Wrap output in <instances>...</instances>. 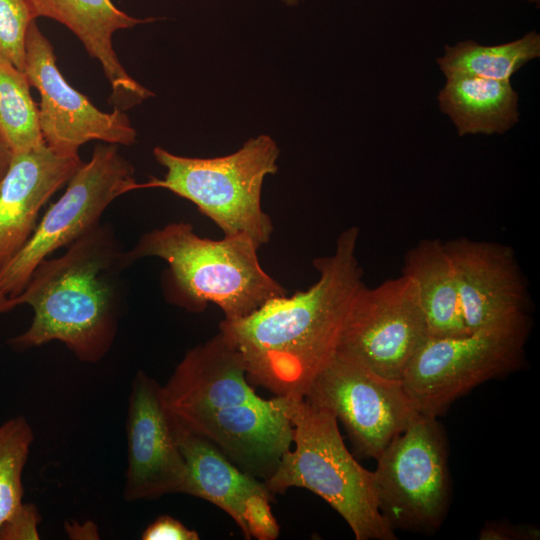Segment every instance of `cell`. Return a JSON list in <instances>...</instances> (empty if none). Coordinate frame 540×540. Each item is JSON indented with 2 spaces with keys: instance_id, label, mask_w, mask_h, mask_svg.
I'll use <instances>...</instances> for the list:
<instances>
[{
  "instance_id": "6da1fadb",
  "label": "cell",
  "mask_w": 540,
  "mask_h": 540,
  "mask_svg": "<svg viewBox=\"0 0 540 540\" xmlns=\"http://www.w3.org/2000/svg\"><path fill=\"white\" fill-rule=\"evenodd\" d=\"M357 227L344 230L332 255L314 260L318 280L292 296H276L250 314L224 319L222 331L240 351L251 385L275 396L304 397L336 352L352 303L365 285L356 257Z\"/></svg>"
},
{
  "instance_id": "7a4b0ae2",
  "label": "cell",
  "mask_w": 540,
  "mask_h": 540,
  "mask_svg": "<svg viewBox=\"0 0 540 540\" xmlns=\"http://www.w3.org/2000/svg\"><path fill=\"white\" fill-rule=\"evenodd\" d=\"M129 266L109 224H99L34 270L17 304L33 310L30 326L10 339L17 350L63 343L81 362L111 349L123 312L121 273Z\"/></svg>"
},
{
  "instance_id": "3957f363",
  "label": "cell",
  "mask_w": 540,
  "mask_h": 540,
  "mask_svg": "<svg viewBox=\"0 0 540 540\" xmlns=\"http://www.w3.org/2000/svg\"><path fill=\"white\" fill-rule=\"evenodd\" d=\"M258 248L246 234L211 240L198 236L191 224L175 222L143 234L125 256L129 266L145 257L168 263L164 286L171 303L191 312L213 303L224 319H237L287 294L261 267Z\"/></svg>"
},
{
  "instance_id": "277c9868",
  "label": "cell",
  "mask_w": 540,
  "mask_h": 540,
  "mask_svg": "<svg viewBox=\"0 0 540 540\" xmlns=\"http://www.w3.org/2000/svg\"><path fill=\"white\" fill-rule=\"evenodd\" d=\"M282 405L293 429L294 450L282 456L265 481L273 495L305 488L324 499L346 521L357 540H395V530L381 514L373 471L347 449L337 418L303 397H284Z\"/></svg>"
},
{
  "instance_id": "5b68a950",
  "label": "cell",
  "mask_w": 540,
  "mask_h": 540,
  "mask_svg": "<svg viewBox=\"0 0 540 540\" xmlns=\"http://www.w3.org/2000/svg\"><path fill=\"white\" fill-rule=\"evenodd\" d=\"M153 154L166 174L138 184V189L164 188L189 200L225 237L246 234L258 247L270 240L272 220L261 207L264 179L278 169L279 148L270 136L251 138L221 157H185L161 147Z\"/></svg>"
},
{
  "instance_id": "8992f818",
  "label": "cell",
  "mask_w": 540,
  "mask_h": 540,
  "mask_svg": "<svg viewBox=\"0 0 540 540\" xmlns=\"http://www.w3.org/2000/svg\"><path fill=\"white\" fill-rule=\"evenodd\" d=\"M448 441L436 417L418 413L376 459L381 514L396 529L434 533L451 503Z\"/></svg>"
},
{
  "instance_id": "52a82bcc",
  "label": "cell",
  "mask_w": 540,
  "mask_h": 540,
  "mask_svg": "<svg viewBox=\"0 0 540 540\" xmlns=\"http://www.w3.org/2000/svg\"><path fill=\"white\" fill-rule=\"evenodd\" d=\"M138 184L118 145H96L91 159L81 163L24 247L0 269V297L19 295L44 259L97 227L106 208L119 196L137 190Z\"/></svg>"
},
{
  "instance_id": "ba28073f",
  "label": "cell",
  "mask_w": 540,
  "mask_h": 540,
  "mask_svg": "<svg viewBox=\"0 0 540 540\" xmlns=\"http://www.w3.org/2000/svg\"><path fill=\"white\" fill-rule=\"evenodd\" d=\"M527 336L479 331L430 337L404 373L405 391L418 413L437 418L470 390L519 368Z\"/></svg>"
},
{
  "instance_id": "9c48e42d",
  "label": "cell",
  "mask_w": 540,
  "mask_h": 540,
  "mask_svg": "<svg viewBox=\"0 0 540 540\" xmlns=\"http://www.w3.org/2000/svg\"><path fill=\"white\" fill-rule=\"evenodd\" d=\"M430 338L417 286L406 275L357 293L344 322L336 352L374 373L402 381Z\"/></svg>"
},
{
  "instance_id": "30bf717a",
  "label": "cell",
  "mask_w": 540,
  "mask_h": 540,
  "mask_svg": "<svg viewBox=\"0 0 540 540\" xmlns=\"http://www.w3.org/2000/svg\"><path fill=\"white\" fill-rule=\"evenodd\" d=\"M340 421L356 452L377 459L418 414L402 381L382 377L335 353L304 397Z\"/></svg>"
},
{
  "instance_id": "8fae6325",
  "label": "cell",
  "mask_w": 540,
  "mask_h": 540,
  "mask_svg": "<svg viewBox=\"0 0 540 540\" xmlns=\"http://www.w3.org/2000/svg\"><path fill=\"white\" fill-rule=\"evenodd\" d=\"M24 72L40 94L39 118L45 145L63 157H79L81 145L100 140L131 145L136 130L123 110L98 109L63 77L48 38L32 21L26 35Z\"/></svg>"
},
{
  "instance_id": "7c38bea8",
  "label": "cell",
  "mask_w": 540,
  "mask_h": 540,
  "mask_svg": "<svg viewBox=\"0 0 540 540\" xmlns=\"http://www.w3.org/2000/svg\"><path fill=\"white\" fill-rule=\"evenodd\" d=\"M444 246L455 269L469 332L528 334L529 293L514 250L467 237Z\"/></svg>"
},
{
  "instance_id": "4fadbf2b",
  "label": "cell",
  "mask_w": 540,
  "mask_h": 540,
  "mask_svg": "<svg viewBox=\"0 0 540 540\" xmlns=\"http://www.w3.org/2000/svg\"><path fill=\"white\" fill-rule=\"evenodd\" d=\"M126 434L124 500L183 493L188 469L177 439L176 418L165 402L162 385L142 370L131 383Z\"/></svg>"
},
{
  "instance_id": "5bb4252c",
  "label": "cell",
  "mask_w": 540,
  "mask_h": 540,
  "mask_svg": "<svg viewBox=\"0 0 540 540\" xmlns=\"http://www.w3.org/2000/svg\"><path fill=\"white\" fill-rule=\"evenodd\" d=\"M176 418V417H175ZM177 439L188 477L183 494L204 499L226 512L246 539L275 540L280 528L265 481L231 463L214 445L176 419Z\"/></svg>"
},
{
  "instance_id": "9a60e30c",
  "label": "cell",
  "mask_w": 540,
  "mask_h": 540,
  "mask_svg": "<svg viewBox=\"0 0 540 540\" xmlns=\"http://www.w3.org/2000/svg\"><path fill=\"white\" fill-rule=\"evenodd\" d=\"M179 423L208 440L240 470L263 481L275 473L293 440L280 396L201 413Z\"/></svg>"
},
{
  "instance_id": "2e32d148",
  "label": "cell",
  "mask_w": 540,
  "mask_h": 540,
  "mask_svg": "<svg viewBox=\"0 0 540 540\" xmlns=\"http://www.w3.org/2000/svg\"><path fill=\"white\" fill-rule=\"evenodd\" d=\"M162 388L179 421L261 398L247 379L240 351L220 330L190 349Z\"/></svg>"
},
{
  "instance_id": "e0dca14e",
  "label": "cell",
  "mask_w": 540,
  "mask_h": 540,
  "mask_svg": "<svg viewBox=\"0 0 540 540\" xmlns=\"http://www.w3.org/2000/svg\"><path fill=\"white\" fill-rule=\"evenodd\" d=\"M79 157H63L46 145L12 153L0 186V269L26 244L43 205L81 165Z\"/></svg>"
},
{
  "instance_id": "ac0fdd59",
  "label": "cell",
  "mask_w": 540,
  "mask_h": 540,
  "mask_svg": "<svg viewBox=\"0 0 540 540\" xmlns=\"http://www.w3.org/2000/svg\"><path fill=\"white\" fill-rule=\"evenodd\" d=\"M35 18L47 17L70 29L89 55L99 61L112 93L109 103L126 110L154 94L130 76L113 48L112 37L122 29L155 20L136 18L111 0H28Z\"/></svg>"
},
{
  "instance_id": "d6986e66",
  "label": "cell",
  "mask_w": 540,
  "mask_h": 540,
  "mask_svg": "<svg viewBox=\"0 0 540 540\" xmlns=\"http://www.w3.org/2000/svg\"><path fill=\"white\" fill-rule=\"evenodd\" d=\"M403 275L414 280L431 338L471 334L466 327L452 261L440 239H423L405 255Z\"/></svg>"
},
{
  "instance_id": "ffe728a7",
  "label": "cell",
  "mask_w": 540,
  "mask_h": 540,
  "mask_svg": "<svg viewBox=\"0 0 540 540\" xmlns=\"http://www.w3.org/2000/svg\"><path fill=\"white\" fill-rule=\"evenodd\" d=\"M439 93L440 109L460 136L504 133L518 122V95L510 81L449 75Z\"/></svg>"
},
{
  "instance_id": "44dd1931",
  "label": "cell",
  "mask_w": 540,
  "mask_h": 540,
  "mask_svg": "<svg viewBox=\"0 0 540 540\" xmlns=\"http://www.w3.org/2000/svg\"><path fill=\"white\" fill-rule=\"evenodd\" d=\"M539 55L540 36L531 31L522 38L500 45L483 46L469 40L446 46L438 64L445 76L470 75L510 81L514 73Z\"/></svg>"
},
{
  "instance_id": "7402d4cb",
  "label": "cell",
  "mask_w": 540,
  "mask_h": 540,
  "mask_svg": "<svg viewBox=\"0 0 540 540\" xmlns=\"http://www.w3.org/2000/svg\"><path fill=\"white\" fill-rule=\"evenodd\" d=\"M30 87L24 71L0 61V136L12 153L45 145Z\"/></svg>"
},
{
  "instance_id": "603a6c76",
  "label": "cell",
  "mask_w": 540,
  "mask_h": 540,
  "mask_svg": "<svg viewBox=\"0 0 540 540\" xmlns=\"http://www.w3.org/2000/svg\"><path fill=\"white\" fill-rule=\"evenodd\" d=\"M33 441V429L24 416L0 423V526L23 503L22 474Z\"/></svg>"
},
{
  "instance_id": "cb8c5ba5",
  "label": "cell",
  "mask_w": 540,
  "mask_h": 540,
  "mask_svg": "<svg viewBox=\"0 0 540 540\" xmlns=\"http://www.w3.org/2000/svg\"><path fill=\"white\" fill-rule=\"evenodd\" d=\"M34 20L28 0H0V61L24 71L26 35Z\"/></svg>"
},
{
  "instance_id": "d4e9b609",
  "label": "cell",
  "mask_w": 540,
  "mask_h": 540,
  "mask_svg": "<svg viewBox=\"0 0 540 540\" xmlns=\"http://www.w3.org/2000/svg\"><path fill=\"white\" fill-rule=\"evenodd\" d=\"M41 516L32 503H22L0 526V540H38Z\"/></svg>"
},
{
  "instance_id": "484cf974",
  "label": "cell",
  "mask_w": 540,
  "mask_h": 540,
  "mask_svg": "<svg viewBox=\"0 0 540 540\" xmlns=\"http://www.w3.org/2000/svg\"><path fill=\"white\" fill-rule=\"evenodd\" d=\"M143 540H198L199 534L179 520L162 515L150 523L141 535Z\"/></svg>"
},
{
  "instance_id": "4316f807",
  "label": "cell",
  "mask_w": 540,
  "mask_h": 540,
  "mask_svg": "<svg viewBox=\"0 0 540 540\" xmlns=\"http://www.w3.org/2000/svg\"><path fill=\"white\" fill-rule=\"evenodd\" d=\"M539 536L537 527L504 522H488L479 533L481 540H532Z\"/></svg>"
},
{
  "instance_id": "83f0119b",
  "label": "cell",
  "mask_w": 540,
  "mask_h": 540,
  "mask_svg": "<svg viewBox=\"0 0 540 540\" xmlns=\"http://www.w3.org/2000/svg\"><path fill=\"white\" fill-rule=\"evenodd\" d=\"M65 530L68 536L73 539H98L97 527L91 521H87L84 524H79L76 521L67 522Z\"/></svg>"
},
{
  "instance_id": "f1b7e54d",
  "label": "cell",
  "mask_w": 540,
  "mask_h": 540,
  "mask_svg": "<svg viewBox=\"0 0 540 540\" xmlns=\"http://www.w3.org/2000/svg\"><path fill=\"white\" fill-rule=\"evenodd\" d=\"M12 159V151L0 136V186Z\"/></svg>"
},
{
  "instance_id": "f546056e",
  "label": "cell",
  "mask_w": 540,
  "mask_h": 540,
  "mask_svg": "<svg viewBox=\"0 0 540 540\" xmlns=\"http://www.w3.org/2000/svg\"><path fill=\"white\" fill-rule=\"evenodd\" d=\"M16 306L18 305L15 298L0 297V314L10 311Z\"/></svg>"
},
{
  "instance_id": "4dcf8cb0",
  "label": "cell",
  "mask_w": 540,
  "mask_h": 540,
  "mask_svg": "<svg viewBox=\"0 0 540 540\" xmlns=\"http://www.w3.org/2000/svg\"><path fill=\"white\" fill-rule=\"evenodd\" d=\"M286 5H290V6H293V5H296L299 3L300 0H282Z\"/></svg>"
},
{
  "instance_id": "1f68e13d",
  "label": "cell",
  "mask_w": 540,
  "mask_h": 540,
  "mask_svg": "<svg viewBox=\"0 0 540 540\" xmlns=\"http://www.w3.org/2000/svg\"><path fill=\"white\" fill-rule=\"evenodd\" d=\"M526 1H529V2H532V3H538L539 0H526Z\"/></svg>"
}]
</instances>
